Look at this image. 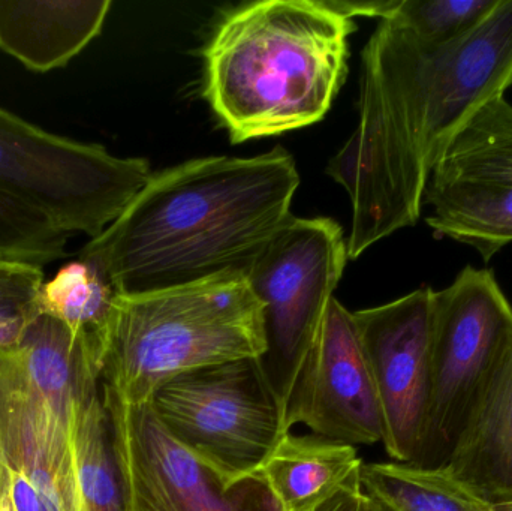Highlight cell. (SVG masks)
<instances>
[{"mask_svg": "<svg viewBox=\"0 0 512 511\" xmlns=\"http://www.w3.org/2000/svg\"><path fill=\"white\" fill-rule=\"evenodd\" d=\"M511 86L512 0L448 44L381 20L361 53L357 126L327 167L351 201L348 258L417 224L451 141Z\"/></svg>", "mask_w": 512, "mask_h": 511, "instance_id": "1", "label": "cell"}, {"mask_svg": "<svg viewBox=\"0 0 512 511\" xmlns=\"http://www.w3.org/2000/svg\"><path fill=\"white\" fill-rule=\"evenodd\" d=\"M298 185L294 159L279 147L254 158L183 162L152 174L80 260L117 294L245 273L292 218Z\"/></svg>", "mask_w": 512, "mask_h": 511, "instance_id": "2", "label": "cell"}, {"mask_svg": "<svg viewBox=\"0 0 512 511\" xmlns=\"http://www.w3.org/2000/svg\"><path fill=\"white\" fill-rule=\"evenodd\" d=\"M351 18L315 0H264L234 9L204 50V96L233 143L319 122L348 60Z\"/></svg>", "mask_w": 512, "mask_h": 511, "instance_id": "3", "label": "cell"}, {"mask_svg": "<svg viewBox=\"0 0 512 511\" xmlns=\"http://www.w3.org/2000/svg\"><path fill=\"white\" fill-rule=\"evenodd\" d=\"M264 350L262 306L245 273L119 294L102 341V386L125 404H147L177 375Z\"/></svg>", "mask_w": 512, "mask_h": 511, "instance_id": "4", "label": "cell"}, {"mask_svg": "<svg viewBox=\"0 0 512 511\" xmlns=\"http://www.w3.org/2000/svg\"><path fill=\"white\" fill-rule=\"evenodd\" d=\"M150 176L146 159L51 134L0 107V192L69 236L104 233Z\"/></svg>", "mask_w": 512, "mask_h": 511, "instance_id": "5", "label": "cell"}, {"mask_svg": "<svg viewBox=\"0 0 512 511\" xmlns=\"http://www.w3.org/2000/svg\"><path fill=\"white\" fill-rule=\"evenodd\" d=\"M511 347L512 306L493 270L468 266L433 293L429 411L414 465H447Z\"/></svg>", "mask_w": 512, "mask_h": 511, "instance_id": "6", "label": "cell"}, {"mask_svg": "<svg viewBox=\"0 0 512 511\" xmlns=\"http://www.w3.org/2000/svg\"><path fill=\"white\" fill-rule=\"evenodd\" d=\"M149 405L170 437L228 486L258 474L288 434L258 359L177 375L155 390Z\"/></svg>", "mask_w": 512, "mask_h": 511, "instance_id": "7", "label": "cell"}, {"mask_svg": "<svg viewBox=\"0 0 512 511\" xmlns=\"http://www.w3.org/2000/svg\"><path fill=\"white\" fill-rule=\"evenodd\" d=\"M346 261L342 227L327 218L292 216L245 272L262 306L265 350L259 368L283 413Z\"/></svg>", "mask_w": 512, "mask_h": 511, "instance_id": "8", "label": "cell"}, {"mask_svg": "<svg viewBox=\"0 0 512 511\" xmlns=\"http://www.w3.org/2000/svg\"><path fill=\"white\" fill-rule=\"evenodd\" d=\"M126 511H283L259 474L228 486L170 437L149 402L129 405L102 386Z\"/></svg>", "mask_w": 512, "mask_h": 511, "instance_id": "9", "label": "cell"}, {"mask_svg": "<svg viewBox=\"0 0 512 511\" xmlns=\"http://www.w3.org/2000/svg\"><path fill=\"white\" fill-rule=\"evenodd\" d=\"M432 288L352 312L378 393L390 458L414 464L426 431L432 380Z\"/></svg>", "mask_w": 512, "mask_h": 511, "instance_id": "10", "label": "cell"}, {"mask_svg": "<svg viewBox=\"0 0 512 511\" xmlns=\"http://www.w3.org/2000/svg\"><path fill=\"white\" fill-rule=\"evenodd\" d=\"M297 423L312 434L354 447L384 440L378 393L354 315L336 299L328 306L286 402V431Z\"/></svg>", "mask_w": 512, "mask_h": 511, "instance_id": "11", "label": "cell"}, {"mask_svg": "<svg viewBox=\"0 0 512 511\" xmlns=\"http://www.w3.org/2000/svg\"><path fill=\"white\" fill-rule=\"evenodd\" d=\"M72 413L36 392L0 351V462L15 511H84Z\"/></svg>", "mask_w": 512, "mask_h": 511, "instance_id": "12", "label": "cell"}, {"mask_svg": "<svg viewBox=\"0 0 512 511\" xmlns=\"http://www.w3.org/2000/svg\"><path fill=\"white\" fill-rule=\"evenodd\" d=\"M110 0H0V50L32 72L68 65L102 32Z\"/></svg>", "mask_w": 512, "mask_h": 511, "instance_id": "13", "label": "cell"}, {"mask_svg": "<svg viewBox=\"0 0 512 511\" xmlns=\"http://www.w3.org/2000/svg\"><path fill=\"white\" fill-rule=\"evenodd\" d=\"M444 471L490 504L512 500V347Z\"/></svg>", "mask_w": 512, "mask_h": 511, "instance_id": "14", "label": "cell"}, {"mask_svg": "<svg viewBox=\"0 0 512 511\" xmlns=\"http://www.w3.org/2000/svg\"><path fill=\"white\" fill-rule=\"evenodd\" d=\"M361 467L351 444L288 432L258 474L283 511H315L360 477Z\"/></svg>", "mask_w": 512, "mask_h": 511, "instance_id": "15", "label": "cell"}, {"mask_svg": "<svg viewBox=\"0 0 512 511\" xmlns=\"http://www.w3.org/2000/svg\"><path fill=\"white\" fill-rule=\"evenodd\" d=\"M424 203L432 207L426 222L436 236L472 246L484 261L512 243L511 183L429 182Z\"/></svg>", "mask_w": 512, "mask_h": 511, "instance_id": "16", "label": "cell"}, {"mask_svg": "<svg viewBox=\"0 0 512 511\" xmlns=\"http://www.w3.org/2000/svg\"><path fill=\"white\" fill-rule=\"evenodd\" d=\"M75 473L84 511H126L113 425L101 375L84 383L72 417Z\"/></svg>", "mask_w": 512, "mask_h": 511, "instance_id": "17", "label": "cell"}, {"mask_svg": "<svg viewBox=\"0 0 512 511\" xmlns=\"http://www.w3.org/2000/svg\"><path fill=\"white\" fill-rule=\"evenodd\" d=\"M478 180L512 185V104L487 102L460 129L429 182Z\"/></svg>", "mask_w": 512, "mask_h": 511, "instance_id": "18", "label": "cell"}, {"mask_svg": "<svg viewBox=\"0 0 512 511\" xmlns=\"http://www.w3.org/2000/svg\"><path fill=\"white\" fill-rule=\"evenodd\" d=\"M361 485L393 511H492L489 501L445 473L402 462L363 464Z\"/></svg>", "mask_w": 512, "mask_h": 511, "instance_id": "19", "label": "cell"}, {"mask_svg": "<svg viewBox=\"0 0 512 511\" xmlns=\"http://www.w3.org/2000/svg\"><path fill=\"white\" fill-rule=\"evenodd\" d=\"M117 296L95 267L78 258L60 267L53 278L45 279L36 305L38 314L60 321L77 338L87 339L101 359L102 341Z\"/></svg>", "mask_w": 512, "mask_h": 511, "instance_id": "20", "label": "cell"}, {"mask_svg": "<svg viewBox=\"0 0 512 511\" xmlns=\"http://www.w3.org/2000/svg\"><path fill=\"white\" fill-rule=\"evenodd\" d=\"M69 234L0 192V263L44 269L65 257Z\"/></svg>", "mask_w": 512, "mask_h": 511, "instance_id": "21", "label": "cell"}, {"mask_svg": "<svg viewBox=\"0 0 512 511\" xmlns=\"http://www.w3.org/2000/svg\"><path fill=\"white\" fill-rule=\"evenodd\" d=\"M501 0H394L387 18L430 44H448L480 26ZM385 20V18H384Z\"/></svg>", "mask_w": 512, "mask_h": 511, "instance_id": "22", "label": "cell"}, {"mask_svg": "<svg viewBox=\"0 0 512 511\" xmlns=\"http://www.w3.org/2000/svg\"><path fill=\"white\" fill-rule=\"evenodd\" d=\"M44 269L0 263V351L14 347L38 315Z\"/></svg>", "mask_w": 512, "mask_h": 511, "instance_id": "23", "label": "cell"}, {"mask_svg": "<svg viewBox=\"0 0 512 511\" xmlns=\"http://www.w3.org/2000/svg\"><path fill=\"white\" fill-rule=\"evenodd\" d=\"M367 494L361 485V474L343 488L336 497L315 511H366Z\"/></svg>", "mask_w": 512, "mask_h": 511, "instance_id": "24", "label": "cell"}, {"mask_svg": "<svg viewBox=\"0 0 512 511\" xmlns=\"http://www.w3.org/2000/svg\"><path fill=\"white\" fill-rule=\"evenodd\" d=\"M0 511H15L14 506H12L11 495H9L8 482H6L2 462H0Z\"/></svg>", "mask_w": 512, "mask_h": 511, "instance_id": "25", "label": "cell"}, {"mask_svg": "<svg viewBox=\"0 0 512 511\" xmlns=\"http://www.w3.org/2000/svg\"><path fill=\"white\" fill-rule=\"evenodd\" d=\"M366 511H393L388 509L385 504H382L381 501L376 500V498L370 497L367 495V510Z\"/></svg>", "mask_w": 512, "mask_h": 511, "instance_id": "26", "label": "cell"}, {"mask_svg": "<svg viewBox=\"0 0 512 511\" xmlns=\"http://www.w3.org/2000/svg\"><path fill=\"white\" fill-rule=\"evenodd\" d=\"M492 511H512V500L492 504Z\"/></svg>", "mask_w": 512, "mask_h": 511, "instance_id": "27", "label": "cell"}]
</instances>
